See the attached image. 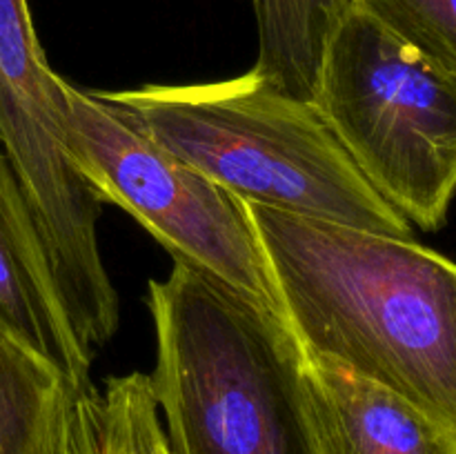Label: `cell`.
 I'll return each instance as SVG.
<instances>
[{"label": "cell", "mask_w": 456, "mask_h": 454, "mask_svg": "<svg viewBox=\"0 0 456 454\" xmlns=\"http://www.w3.org/2000/svg\"><path fill=\"white\" fill-rule=\"evenodd\" d=\"M96 454H174L156 405L151 377H110L94 396Z\"/></svg>", "instance_id": "8fae6325"}, {"label": "cell", "mask_w": 456, "mask_h": 454, "mask_svg": "<svg viewBox=\"0 0 456 454\" xmlns=\"http://www.w3.org/2000/svg\"><path fill=\"white\" fill-rule=\"evenodd\" d=\"M151 377L174 454H319L285 320L174 261L147 285Z\"/></svg>", "instance_id": "3957f363"}, {"label": "cell", "mask_w": 456, "mask_h": 454, "mask_svg": "<svg viewBox=\"0 0 456 454\" xmlns=\"http://www.w3.org/2000/svg\"><path fill=\"white\" fill-rule=\"evenodd\" d=\"M49 98L67 151L102 203L118 205L136 218L174 261L283 319L243 200L53 71Z\"/></svg>", "instance_id": "5b68a950"}, {"label": "cell", "mask_w": 456, "mask_h": 454, "mask_svg": "<svg viewBox=\"0 0 456 454\" xmlns=\"http://www.w3.org/2000/svg\"><path fill=\"white\" fill-rule=\"evenodd\" d=\"M89 93L245 203L412 236V225L361 176L314 102L274 87L256 71L216 83Z\"/></svg>", "instance_id": "7a4b0ae2"}, {"label": "cell", "mask_w": 456, "mask_h": 454, "mask_svg": "<svg viewBox=\"0 0 456 454\" xmlns=\"http://www.w3.org/2000/svg\"><path fill=\"white\" fill-rule=\"evenodd\" d=\"M252 3H254V0H252Z\"/></svg>", "instance_id": "5bb4252c"}, {"label": "cell", "mask_w": 456, "mask_h": 454, "mask_svg": "<svg viewBox=\"0 0 456 454\" xmlns=\"http://www.w3.org/2000/svg\"><path fill=\"white\" fill-rule=\"evenodd\" d=\"M312 102L392 209L423 231L444 225L456 194V76L352 4L330 36Z\"/></svg>", "instance_id": "277c9868"}, {"label": "cell", "mask_w": 456, "mask_h": 454, "mask_svg": "<svg viewBox=\"0 0 456 454\" xmlns=\"http://www.w3.org/2000/svg\"><path fill=\"white\" fill-rule=\"evenodd\" d=\"M352 0H254L258 58L252 71L292 96L312 101L325 47Z\"/></svg>", "instance_id": "9c48e42d"}, {"label": "cell", "mask_w": 456, "mask_h": 454, "mask_svg": "<svg viewBox=\"0 0 456 454\" xmlns=\"http://www.w3.org/2000/svg\"><path fill=\"white\" fill-rule=\"evenodd\" d=\"M395 38L456 76V0H352Z\"/></svg>", "instance_id": "7c38bea8"}, {"label": "cell", "mask_w": 456, "mask_h": 454, "mask_svg": "<svg viewBox=\"0 0 456 454\" xmlns=\"http://www.w3.org/2000/svg\"><path fill=\"white\" fill-rule=\"evenodd\" d=\"M245 212L303 354L401 396L456 443V261L412 236Z\"/></svg>", "instance_id": "6da1fadb"}, {"label": "cell", "mask_w": 456, "mask_h": 454, "mask_svg": "<svg viewBox=\"0 0 456 454\" xmlns=\"http://www.w3.org/2000/svg\"><path fill=\"white\" fill-rule=\"evenodd\" d=\"M0 325L67 383L89 381L92 350L65 310L34 212L0 151Z\"/></svg>", "instance_id": "52a82bcc"}, {"label": "cell", "mask_w": 456, "mask_h": 454, "mask_svg": "<svg viewBox=\"0 0 456 454\" xmlns=\"http://www.w3.org/2000/svg\"><path fill=\"white\" fill-rule=\"evenodd\" d=\"M301 383L319 454H456L454 441L408 401L303 352Z\"/></svg>", "instance_id": "ba28073f"}, {"label": "cell", "mask_w": 456, "mask_h": 454, "mask_svg": "<svg viewBox=\"0 0 456 454\" xmlns=\"http://www.w3.org/2000/svg\"><path fill=\"white\" fill-rule=\"evenodd\" d=\"M96 390L98 387L94 385L92 378L83 383H62L36 454H96V436H94Z\"/></svg>", "instance_id": "4fadbf2b"}, {"label": "cell", "mask_w": 456, "mask_h": 454, "mask_svg": "<svg viewBox=\"0 0 456 454\" xmlns=\"http://www.w3.org/2000/svg\"><path fill=\"white\" fill-rule=\"evenodd\" d=\"M27 0H0V151L43 234L71 325L87 350L111 341L120 296L102 263V200L62 142Z\"/></svg>", "instance_id": "8992f818"}, {"label": "cell", "mask_w": 456, "mask_h": 454, "mask_svg": "<svg viewBox=\"0 0 456 454\" xmlns=\"http://www.w3.org/2000/svg\"><path fill=\"white\" fill-rule=\"evenodd\" d=\"M65 378L0 325V454H36Z\"/></svg>", "instance_id": "30bf717a"}]
</instances>
